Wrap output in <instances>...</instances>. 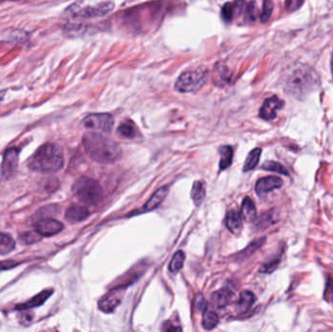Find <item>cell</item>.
I'll list each match as a JSON object with an SVG mask.
<instances>
[{
  "instance_id": "39",
  "label": "cell",
  "mask_w": 333,
  "mask_h": 332,
  "mask_svg": "<svg viewBox=\"0 0 333 332\" xmlns=\"http://www.w3.org/2000/svg\"><path fill=\"white\" fill-rule=\"evenodd\" d=\"M164 332H182V330H181L180 327L168 326Z\"/></svg>"
},
{
  "instance_id": "5",
  "label": "cell",
  "mask_w": 333,
  "mask_h": 332,
  "mask_svg": "<svg viewBox=\"0 0 333 332\" xmlns=\"http://www.w3.org/2000/svg\"><path fill=\"white\" fill-rule=\"evenodd\" d=\"M208 75L207 68L188 70L179 75L174 88L179 93H195L207 83Z\"/></svg>"
},
{
  "instance_id": "13",
  "label": "cell",
  "mask_w": 333,
  "mask_h": 332,
  "mask_svg": "<svg viewBox=\"0 0 333 332\" xmlns=\"http://www.w3.org/2000/svg\"><path fill=\"white\" fill-rule=\"evenodd\" d=\"M90 215L89 209L82 205H71L65 211V219L71 223L81 222Z\"/></svg>"
},
{
  "instance_id": "14",
  "label": "cell",
  "mask_w": 333,
  "mask_h": 332,
  "mask_svg": "<svg viewBox=\"0 0 333 332\" xmlns=\"http://www.w3.org/2000/svg\"><path fill=\"white\" fill-rule=\"evenodd\" d=\"M167 192H168V187H161L160 189H158L151 196V198L146 202V205L144 206V208H143L141 212L151 211V210L158 208L162 204V202L165 200V198H166V195H167Z\"/></svg>"
},
{
  "instance_id": "7",
  "label": "cell",
  "mask_w": 333,
  "mask_h": 332,
  "mask_svg": "<svg viewBox=\"0 0 333 332\" xmlns=\"http://www.w3.org/2000/svg\"><path fill=\"white\" fill-rule=\"evenodd\" d=\"M83 125L87 129L110 133L114 125V118L109 113H93L84 118Z\"/></svg>"
},
{
  "instance_id": "10",
  "label": "cell",
  "mask_w": 333,
  "mask_h": 332,
  "mask_svg": "<svg viewBox=\"0 0 333 332\" xmlns=\"http://www.w3.org/2000/svg\"><path fill=\"white\" fill-rule=\"evenodd\" d=\"M34 227L39 236L50 237L60 233L63 229V224L54 218H42L35 223Z\"/></svg>"
},
{
  "instance_id": "24",
  "label": "cell",
  "mask_w": 333,
  "mask_h": 332,
  "mask_svg": "<svg viewBox=\"0 0 333 332\" xmlns=\"http://www.w3.org/2000/svg\"><path fill=\"white\" fill-rule=\"evenodd\" d=\"M261 152H262L261 148H254L253 150L250 151L246 159L245 165H244V168H243L244 171H250L251 169L256 167L260 160Z\"/></svg>"
},
{
  "instance_id": "11",
  "label": "cell",
  "mask_w": 333,
  "mask_h": 332,
  "mask_svg": "<svg viewBox=\"0 0 333 332\" xmlns=\"http://www.w3.org/2000/svg\"><path fill=\"white\" fill-rule=\"evenodd\" d=\"M18 163H19V150H17L16 148L8 150L4 155L1 166L2 173L4 174L5 177L10 178L14 176L18 168Z\"/></svg>"
},
{
  "instance_id": "6",
  "label": "cell",
  "mask_w": 333,
  "mask_h": 332,
  "mask_svg": "<svg viewBox=\"0 0 333 332\" xmlns=\"http://www.w3.org/2000/svg\"><path fill=\"white\" fill-rule=\"evenodd\" d=\"M114 9V3L111 1L100 2L96 4H88L82 5L81 3L74 4L70 7L69 11L74 17L80 18H96V17H103L109 14Z\"/></svg>"
},
{
  "instance_id": "30",
  "label": "cell",
  "mask_w": 333,
  "mask_h": 332,
  "mask_svg": "<svg viewBox=\"0 0 333 332\" xmlns=\"http://www.w3.org/2000/svg\"><path fill=\"white\" fill-rule=\"evenodd\" d=\"M274 214L272 211H268L263 213L260 217L257 218L256 220V226L258 228H266L270 226L271 224L274 222Z\"/></svg>"
},
{
  "instance_id": "15",
  "label": "cell",
  "mask_w": 333,
  "mask_h": 332,
  "mask_svg": "<svg viewBox=\"0 0 333 332\" xmlns=\"http://www.w3.org/2000/svg\"><path fill=\"white\" fill-rule=\"evenodd\" d=\"M226 226L231 233L235 235L240 234L243 229V217L238 210L231 209L227 212Z\"/></svg>"
},
{
  "instance_id": "12",
  "label": "cell",
  "mask_w": 333,
  "mask_h": 332,
  "mask_svg": "<svg viewBox=\"0 0 333 332\" xmlns=\"http://www.w3.org/2000/svg\"><path fill=\"white\" fill-rule=\"evenodd\" d=\"M283 184H284L283 179H281L278 176L271 175V176L262 177L255 184V192L258 195H265L276 189L281 188L283 186Z\"/></svg>"
},
{
  "instance_id": "33",
  "label": "cell",
  "mask_w": 333,
  "mask_h": 332,
  "mask_svg": "<svg viewBox=\"0 0 333 332\" xmlns=\"http://www.w3.org/2000/svg\"><path fill=\"white\" fill-rule=\"evenodd\" d=\"M256 4L254 2H250L246 8V19L249 21H254L256 19Z\"/></svg>"
},
{
  "instance_id": "16",
  "label": "cell",
  "mask_w": 333,
  "mask_h": 332,
  "mask_svg": "<svg viewBox=\"0 0 333 332\" xmlns=\"http://www.w3.org/2000/svg\"><path fill=\"white\" fill-rule=\"evenodd\" d=\"M233 297L234 294L229 289H221L212 294L211 302L216 308H224L232 301Z\"/></svg>"
},
{
  "instance_id": "34",
  "label": "cell",
  "mask_w": 333,
  "mask_h": 332,
  "mask_svg": "<svg viewBox=\"0 0 333 332\" xmlns=\"http://www.w3.org/2000/svg\"><path fill=\"white\" fill-rule=\"evenodd\" d=\"M279 263H280V258H275L273 260H270L269 262L265 263L260 271L262 273H272L273 271L276 270Z\"/></svg>"
},
{
  "instance_id": "21",
  "label": "cell",
  "mask_w": 333,
  "mask_h": 332,
  "mask_svg": "<svg viewBox=\"0 0 333 332\" xmlns=\"http://www.w3.org/2000/svg\"><path fill=\"white\" fill-rule=\"evenodd\" d=\"M206 197V188L202 181H195L191 190V198L196 206H200Z\"/></svg>"
},
{
  "instance_id": "38",
  "label": "cell",
  "mask_w": 333,
  "mask_h": 332,
  "mask_svg": "<svg viewBox=\"0 0 333 332\" xmlns=\"http://www.w3.org/2000/svg\"><path fill=\"white\" fill-rule=\"evenodd\" d=\"M196 302H197V309L199 311L204 312L207 309V302L204 299L202 294L197 295V301Z\"/></svg>"
},
{
  "instance_id": "9",
  "label": "cell",
  "mask_w": 333,
  "mask_h": 332,
  "mask_svg": "<svg viewBox=\"0 0 333 332\" xmlns=\"http://www.w3.org/2000/svg\"><path fill=\"white\" fill-rule=\"evenodd\" d=\"M284 102L277 96H273L265 100L259 110V116L263 120L271 121L277 117V112L283 108Z\"/></svg>"
},
{
  "instance_id": "31",
  "label": "cell",
  "mask_w": 333,
  "mask_h": 332,
  "mask_svg": "<svg viewBox=\"0 0 333 332\" xmlns=\"http://www.w3.org/2000/svg\"><path fill=\"white\" fill-rule=\"evenodd\" d=\"M273 8L274 5L271 1H264L263 2V8H262V12L260 14V21L261 22H266L269 21V19L272 16L273 13Z\"/></svg>"
},
{
  "instance_id": "8",
  "label": "cell",
  "mask_w": 333,
  "mask_h": 332,
  "mask_svg": "<svg viewBox=\"0 0 333 332\" xmlns=\"http://www.w3.org/2000/svg\"><path fill=\"white\" fill-rule=\"evenodd\" d=\"M124 290L125 288L119 287V288H116L109 291L107 294H105L104 297L99 301L100 310L106 314L114 311L115 308L122 302Z\"/></svg>"
},
{
  "instance_id": "36",
  "label": "cell",
  "mask_w": 333,
  "mask_h": 332,
  "mask_svg": "<svg viewBox=\"0 0 333 332\" xmlns=\"http://www.w3.org/2000/svg\"><path fill=\"white\" fill-rule=\"evenodd\" d=\"M325 298L328 299V301H333V280L331 278L328 281Z\"/></svg>"
},
{
  "instance_id": "18",
  "label": "cell",
  "mask_w": 333,
  "mask_h": 332,
  "mask_svg": "<svg viewBox=\"0 0 333 332\" xmlns=\"http://www.w3.org/2000/svg\"><path fill=\"white\" fill-rule=\"evenodd\" d=\"M52 293H53V291H42L38 295H36L32 299H30L28 302L18 306L17 309H19V310H25V309H30V308H33V307L40 306L52 295Z\"/></svg>"
},
{
  "instance_id": "1",
  "label": "cell",
  "mask_w": 333,
  "mask_h": 332,
  "mask_svg": "<svg viewBox=\"0 0 333 332\" xmlns=\"http://www.w3.org/2000/svg\"><path fill=\"white\" fill-rule=\"evenodd\" d=\"M83 146L87 155L101 164H112L118 161L122 155L121 146L100 133L85 134Z\"/></svg>"
},
{
  "instance_id": "25",
  "label": "cell",
  "mask_w": 333,
  "mask_h": 332,
  "mask_svg": "<svg viewBox=\"0 0 333 332\" xmlns=\"http://www.w3.org/2000/svg\"><path fill=\"white\" fill-rule=\"evenodd\" d=\"M184 261H185L184 252L182 250H178L172 256L169 262V265H168V269L171 273H177L182 269L184 265Z\"/></svg>"
},
{
  "instance_id": "29",
  "label": "cell",
  "mask_w": 333,
  "mask_h": 332,
  "mask_svg": "<svg viewBox=\"0 0 333 332\" xmlns=\"http://www.w3.org/2000/svg\"><path fill=\"white\" fill-rule=\"evenodd\" d=\"M236 8H237V2H235V3H226L222 7V9H221V15H222V18H223L224 21H232V19L234 17V14H235V11H236Z\"/></svg>"
},
{
  "instance_id": "20",
  "label": "cell",
  "mask_w": 333,
  "mask_h": 332,
  "mask_svg": "<svg viewBox=\"0 0 333 332\" xmlns=\"http://www.w3.org/2000/svg\"><path fill=\"white\" fill-rule=\"evenodd\" d=\"M213 77H214L213 78L214 84L217 87H223L224 85L229 82L230 77H231L229 68L226 67L225 65H218L215 68Z\"/></svg>"
},
{
  "instance_id": "17",
  "label": "cell",
  "mask_w": 333,
  "mask_h": 332,
  "mask_svg": "<svg viewBox=\"0 0 333 332\" xmlns=\"http://www.w3.org/2000/svg\"><path fill=\"white\" fill-rule=\"evenodd\" d=\"M256 297L255 295L249 291H243L240 294L239 301L237 303V309L240 313H246L249 311L250 308L255 303Z\"/></svg>"
},
{
  "instance_id": "3",
  "label": "cell",
  "mask_w": 333,
  "mask_h": 332,
  "mask_svg": "<svg viewBox=\"0 0 333 332\" xmlns=\"http://www.w3.org/2000/svg\"><path fill=\"white\" fill-rule=\"evenodd\" d=\"M63 166V154L55 144L42 146L29 161V167L40 172H56Z\"/></svg>"
},
{
  "instance_id": "27",
  "label": "cell",
  "mask_w": 333,
  "mask_h": 332,
  "mask_svg": "<svg viewBox=\"0 0 333 332\" xmlns=\"http://www.w3.org/2000/svg\"><path fill=\"white\" fill-rule=\"evenodd\" d=\"M117 132L120 136L126 139H134L137 135V130L135 125L131 121H126L120 125L117 129Z\"/></svg>"
},
{
  "instance_id": "35",
  "label": "cell",
  "mask_w": 333,
  "mask_h": 332,
  "mask_svg": "<svg viewBox=\"0 0 333 332\" xmlns=\"http://www.w3.org/2000/svg\"><path fill=\"white\" fill-rule=\"evenodd\" d=\"M21 240H23L26 244H32L39 240V236H37V233L34 232H28L21 236Z\"/></svg>"
},
{
  "instance_id": "19",
  "label": "cell",
  "mask_w": 333,
  "mask_h": 332,
  "mask_svg": "<svg viewBox=\"0 0 333 332\" xmlns=\"http://www.w3.org/2000/svg\"><path fill=\"white\" fill-rule=\"evenodd\" d=\"M242 217L247 221H254L256 219V208L250 197H246L242 205Z\"/></svg>"
},
{
  "instance_id": "26",
  "label": "cell",
  "mask_w": 333,
  "mask_h": 332,
  "mask_svg": "<svg viewBox=\"0 0 333 332\" xmlns=\"http://www.w3.org/2000/svg\"><path fill=\"white\" fill-rule=\"evenodd\" d=\"M15 249V241L13 238L4 233H0V254L4 255Z\"/></svg>"
},
{
  "instance_id": "28",
  "label": "cell",
  "mask_w": 333,
  "mask_h": 332,
  "mask_svg": "<svg viewBox=\"0 0 333 332\" xmlns=\"http://www.w3.org/2000/svg\"><path fill=\"white\" fill-rule=\"evenodd\" d=\"M262 168L265 170H269V171H274V172H278L284 175H289V171L288 169L283 166L282 164L275 162V161H267L262 165Z\"/></svg>"
},
{
  "instance_id": "40",
  "label": "cell",
  "mask_w": 333,
  "mask_h": 332,
  "mask_svg": "<svg viewBox=\"0 0 333 332\" xmlns=\"http://www.w3.org/2000/svg\"><path fill=\"white\" fill-rule=\"evenodd\" d=\"M332 69H333V61H332Z\"/></svg>"
},
{
  "instance_id": "37",
  "label": "cell",
  "mask_w": 333,
  "mask_h": 332,
  "mask_svg": "<svg viewBox=\"0 0 333 332\" xmlns=\"http://www.w3.org/2000/svg\"><path fill=\"white\" fill-rule=\"evenodd\" d=\"M303 4V1H298V0H292V1H287L286 2V6L287 9L289 11H295L298 8H300V6Z\"/></svg>"
},
{
  "instance_id": "4",
  "label": "cell",
  "mask_w": 333,
  "mask_h": 332,
  "mask_svg": "<svg viewBox=\"0 0 333 332\" xmlns=\"http://www.w3.org/2000/svg\"><path fill=\"white\" fill-rule=\"evenodd\" d=\"M72 191L76 198L86 205H97L104 198V189L93 178L81 176L75 180Z\"/></svg>"
},
{
  "instance_id": "32",
  "label": "cell",
  "mask_w": 333,
  "mask_h": 332,
  "mask_svg": "<svg viewBox=\"0 0 333 332\" xmlns=\"http://www.w3.org/2000/svg\"><path fill=\"white\" fill-rule=\"evenodd\" d=\"M264 242H265V238H261V239H258V240L254 241L253 243H251L250 246L246 249V250H244V252H243L245 254V257L249 256L252 252H254L256 249H259Z\"/></svg>"
},
{
  "instance_id": "22",
  "label": "cell",
  "mask_w": 333,
  "mask_h": 332,
  "mask_svg": "<svg viewBox=\"0 0 333 332\" xmlns=\"http://www.w3.org/2000/svg\"><path fill=\"white\" fill-rule=\"evenodd\" d=\"M218 322H219V318L215 312L208 309V308L203 312L202 325L206 331H211L215 329L216 326L218 325Z\"/></svg>"
},
{
  "instance_id": "2",
  "label": "cell",
  "mask_w": 333,
  "mask_h": 332,
  "mask_svg": "<svg viewBox=\"0 0 333 332\" xmlns=\"http://www.w3.org/2000/svg\"><path fill=\"white\" fill-rule=\"evenodd\" d=\"M319 75L314 69L306 64H298L288 76L285 89L293 99L303 100L319 87Z\"/></svg>"
},
{
  "instance_id": "23",
  "label": "cell",
  "mask_w": 333,
  "mask_h": 332,
  "mask_svg": "<svg viewBox=\"0 0 333 332\" xmlns=\"http://www.w3.org/2000/svg\"><path fill=\"white\" fill-rule=\"evenodd\" d=\"M219 153H220L219 169L224 170V169L228 168L232 164L234 151H233V148L231 146H225L219 148Z\"/></svg>"
}]
</instances>
